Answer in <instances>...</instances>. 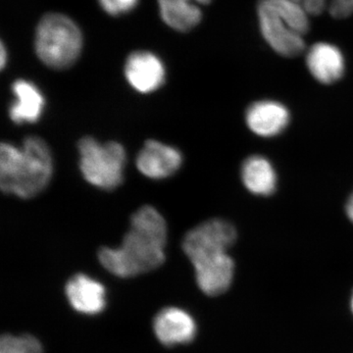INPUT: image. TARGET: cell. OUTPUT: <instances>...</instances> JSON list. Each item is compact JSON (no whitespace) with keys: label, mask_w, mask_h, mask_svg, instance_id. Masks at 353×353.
Instances as JSON below:
<instances>
[{"label":"cell","mask_w":353,"mask_h":353,"mask_svg":"<svg viewBox=\"0 0 353 353\" xmlns=\"http://www.w3.org/2000/svg\"><path fill=\"white\" fill-rule=\"evenodd\" d=\"M166 221L152 205H143L131 217L119 248H101L99 260L114 276L132 278L155 270L165 261Z\"/></svg>","instance_id":"obj_1"},{"label":"cell","mask_w":353,"mask_h":353,"mask_svg":"<svg viewBox=\"0 0 353 353\" xmlns=\"http://www.w3.org/2000/svg\"><path fill=\"white\" fill-rule=\"evenodd\" d=\"M52 175V154L43 139L28 137L21 146L1 143L0 188L4 194L32 199L46 189Z\"/></svg>","instance_id":"obj_2"},{"label":"cell","mask_w":353,"mask_h":353,"mask_svg":"<svg viewBox=\"0 0 353 353\" xmlns=\"http://www.w3.org/2000/svg\"><path fill=\"white\" fill-rule=\"evenodd\" d=\"M259 28L266 43L285 57L305 50L304 36L309 31L308 12L296 0H260L257 7Z\"/></svg>","instance_id":"obj_3"},{"label":"cell","mask_w":353,"mask_h":353,"mask_svg":"<svg viewBox=\"0 0 353 353\" xmlns=\"http://www.w3.org/2000/svg\"><path fill=\"white\" fill-rule=\"evenodd\" d=\"M80 30L61 14H48L36 32V51L39 59L52 69H67L75 63L82 50Z\"/></svg>","instance_id":"obj_4"},{"label":"cell","mask_w":353,"mask_h":353,"mask_svg":"<svg viewBox=\"0 0 353 353\" xmlns=\"http://www.w3.org/2000/svg\"><path fill=\"white\" fill-rule=\"evenodd\" d=\"M80 170L88 183L104 190L117 189L124 181L127 155L117 141L101 143L92 137L78 143Z\"/></svg>","instance_id":"obj_5"},{"label":"cell","mask_w":353,"mask_h":353,"mask_svg":"<svg viewBox=\"0 0 353 353\" xmlns=\"http://www.w3.org/2000/svg\"><path fill=\"white\" fill-rule=\"evenodd\" d=\"M236 240V228L224 219H210L197 225L185 234L183 250L190 262L216 254L228 252Z\"/></svg>","instance_id":"obj_6"},{"label":"cell","mask_w":353,"mask_h":353,"mask_svg":"<svg viewBox=\"0 0 353 353\" xmlns=\"http://www.w3.org/2000/svg\"><path fill=\"white\" fill-rule=\"evenodd\" d=\"M192 264L199 289L208 296H219L233 282L234 263L228 252L201 257Z\"/></svg>","instance_id":"obj_7"},{"label":"cell","mask_w":353,"mask_h":353,"mask_svg":"<svg viewBox=\"0 0 353 353\" xmlns=\"http://www.w3.org/2000/svg\"><path fill=\"white\" fill-rule=\"evenodd\" d=\"M183 164V155L173 146L150 139L139 152L137 167L143 176L162 180L173 176Z\"/></svg>","instance_id":"obj_8"},{"label":"cell","mask_w":353,"mask_h":353,"mask_svg":"<svg viewBox=\"0 0 353 353\" xmlns=\"http://www.w3.org/2000/svg\"><path fill=\"white\" fill-rule=\"evenodd\" d=\"M153 331L165 347L188 345L196 338V324L187 311L179 307H166L153 320Z\"/></svg>","instance_id":"obj_9"},{"label":"cell","mask_w":353,"mask_h":353,"mask_svg":"<svg viewBox=\"0 0 353 353\" xmlns=\"http://www.w3.org/2000/svg\"><path fill=\"white\" fill-rule=\"evenodd\" d=\"M125 76L137 92L150 94L164 85L166 72L157 55L148 51H136L128 57Z\"/></svg>","instance_id":"obj_10"},{"label":"cell","mask_w":353,"mask_h":353,"mask_svg":"<svg viewBox=\"0 0 353 353\" xmlns=\"http://www.w3.org/2000/svg\"><path fill=\"white\" fill-rule=\"evenodd\" d=\"M290 115L284 104L274 101L254 102L246 109L248 129L262 138H273L289 126Z\"/></svg>","instance_id":"obj_11"},{"label":"cell","mask_w":353,"mask_h":353,"mask_svg":"<svg viewBox=\"0 0 353 353\" xmlns=\"http://www.w3.org/2000/svg\"><path fill=\"white\" fill-rule=\"evenodd\" d=\"M65 294L72 307L82 314H99L106 307L105 288L85 274H76L70 279Z\"/></svg>","instance_id":"obj_12"},{"label":"cell","mask_w":353,"mask_h":353,"mask_svg":"<svg viewBox=\"0 0 353 353\" xmlns=\"http://www.w3.org/2000/svg\"><path fill=\"white\" fill-rule=\"evenodd\" d=\"M306 66L315 80L324 85H331L343 78L345 59L338 46L317 43L307 51Z\"/></svg>","instance_id":"obj_13"},{"label":"cell","mask_w":353,"mask_h":353,"mask_svg":"<svg viewBox=\"0 0 353 353\" xmlns=\"http://www.w3.org/2000/svg\"><path fill=\"white\" fill-rule=\"evenodd\" d=\"M15 99L9 106V117L15 124L38 122L43 115L46 99L39 88L26 80H17L12 85Z\"/></svg>","instance_id":"obj_14"},{"label":"cell","mask_w":353,"mask_h":353,"mask_svg":"<svg viewBox=\"0 0 353 353\" xmlns=\"http://www.w3.org/2000/svg\"><path fill=\"white\" fill-rule=\"evenodd\" d=\"M241 181L248 192L255 196H268L277 188V173L267 158L252 155L241 166Z\"/></svg>","instance_id":"obj_15"},{"label":"cell","mask_w":353,"mask_h":353,"mask_svg":"<svg viewBox=\"0 0 353 353\" xmlns=\"http://www.w3.org/2000/svg\"><path fill=\"white\" fill-rule=\"evenodd\" d=\"M158 6L162 19L176 31H190L201 21V10L194 0H158Z\"/></svg>","instance_id":"obj_16"},{"label":"cell","mask_w":353,"mask_h":353,"mask_svg":"<svg viewBox=\"0 0 353 353\" xmlns=\"http://www.w3.org/2000/svg\"><path fill=\"white\" fill-rule=\"evenodd\" d=\"M0 353H43L38 339L30 334H4L0 341Z\"/></svg>","instance_id":"obj_17"},{"label":"cell","mask_w":353,"mask_h":353,"mask_svg":"<svg viewBox=\"0 0 353 353\" xmlns=\"http://www.w3.org/2000/svg\"><path fill=\"white\" fill-rule=\"evenodd\" d=\"M104 10L110 15L117 16L131 11L138 0H99Z\"/></svg>","instance_id":"obj_18"},{"label":"cell","mask_w":353,"mask_h":353,"mask_svg":"<svg viewBox=\"0 0 353 353\" xmlns=\"http://www.w3.org/2000/svg\"><path fill=\"white\" fill-rule=\"evenodd\" d=\"M328 9L334 18H347L353 14V0H329Z\"/></svg>","instance_id":"obj_19"},{"label":"cell","mask_w":353,"mask_h":353,"mask_svg":"<svg viewBox=\"0 0 353 353\" xmlns=\"http://www.w3.org/2000/svg\"><path fill=\"white\" fill-rule=\"evenodd\" d=\"M345 211H347L348 219L353 223V192L350 194V199H347Z\"/></svg>","instance_id":"obj_20"},{"label":"cell","mask_w":353,"mask_h":353,"mask_svg":"<svg viewBox=\"0 0 353 353\" xmlns=\"http://www.w3.org/2000/svg\"><path fill=\"white\" fill-rule=\"evenodd\" d=\"M1 59H0V63H1V68H4L6 64V48H4L3 44L1 46V57H0Z\"/></svg>","instance_id":"obj_21"},{"label":"cell","mask_w":353,"mask_h":353,"mask_svg":"<svg viewBox=\"0 0 353 353\" xmlns=\"http://www.w3.org/2000/svg\"><path fill=\"white\" fill-rule=\"evenodd\" d=\"M197 4H201V6H204V4H208L209 2L212 1V0H196Z\"/></svg>","instance_id":"obj_22"},{"label":"cell","mask_w":353,"mask_h":353,"mask_svg":"<svg viewBox=\"0 0 353 353\" xmlns=\"http://www.w3.org/2000/svg\"><path fill=\"white\" fill-rule=\"evenodd\" d=\"M296 1L301 2V3L303 4V2L304 1V0H296Z\"/></svg>","instance_id":"obj_23"},{"label":"cell","mask_w":353,"mask_h":353,"mask_svg":"<svg viewBox=\"0 0 353 353\" xmlns=\"http://www.w3.org/2000/svg\"><path fill=\"white\" fill-rule=\"evenodd\" d=\"M352 312H353V296H352Z\"/></svg>","instance_id":"obj_24"}]
</instances>
